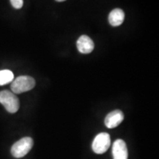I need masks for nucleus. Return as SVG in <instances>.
Returning a JSON list of instances; mask_svg holds the SVG:
<instances>
[{"mask_svg":"<svg viewBox=\"0 0 159 159\" xmlns=\"http://www.w3.org/2000/svg\"><path fill=\"white\" fill-rule=\"evenodd\" d=\"M55 1L59 2H64V1H66V0H55Z\"/></svg>","mask_w":159,"mask_h":159,"instance_id":"nucleus-11","label":"nucleus"},{"mask_svg":"<svg viewBox=\"0 0 159 159\" xmlns=\"http://www.w3.org/2000/svg\"><path fill=\"white\" fill-rule=\"evenodd\" d=\"M35 85L34 78L30 76L23 75L16 78L12 81L11 90L14 94H21L26 91H30Z\"/></svg>","mask_w":159,"mask_h":159,"instance_id":"nucleus-1","label":"nucleus"},{"mask_svg":"<svg viewBox=\"0 0 159 159\" xmlns=\"http://www.w3.org/2000/svg\"><path fill=\"white\" fill-rule=\"evenodd\" d=\"M33 146V140L30 137H25L18 141L12 146L11 154L16 158L25 156Z\"/></svg>","mask_w":159,"mask_h":159,"instance_id":"nucleus-3","label":"nucleus"},{"mask_svg":"<svg viewBox=\"0 0 159 159\" xmlns=\"http://www.w3.org/2000/svg\"><path fill=\"white\" fill-rule=\"evenodd\" d=\"M125 20V13L122 9L116 8L111 12L108 16L109 23L113 27H118Z\"/></svg>","mask_w":159,"mask_h":159,"instance_id":"nucleus-8","label":"nucleus"},{"mask_svg":"<svg viewBox=\"0 0 159 159\" xmlns=\"http://www.w3.org/2000/svg\"><path fill=\"white\" fill-rule=\"evenodd\" d=\"M77 47L80 52L83 54H89L94 49V43L89 36L83 35H81L77 40Z\"/></svg>","mask_w":159,"mask_h":159,"instance_id":"nucleus-7","label":"nucleus"},{"mask_svg":"<svg viewBox=\"0 0 159 159\" xmlns=\"http://www.w3.org/2000/svg\"><path fill=\"white\" fill-rule=\"evenodd\" d=\"M111 146V137L107 133H100L95 137L92 143V150L97 154H103Z\"/></svg>","mask_w":159,"mask_h":159,"instance_id":"nucleus-4","label":"nucleus"},{"mask_svg":"<svg viewBox=\"0 0 159 159\" xmlns=\"http://www.w3.org/2000/svg\"><path fill=\"white\" fill-rule=\"evenodd\" d=\"M124 119V114L120 110H115L111 111L107 115L105 119V125L108 128H116L122 123Z\"/></svg>","mask_w":159,"mask_h":159,"instance_id":"nucleus-6","label":"nucleus"},{"mask_svg":"<svg viewBox=\"0 0 159 159\" xmlns=\"http://www.w3.org/2000/svg\"><path fill=\"white\" fill-rule=\"evenodd\" d=\"M0 103L11 114H14L19 109V99L11 91L7 90L0 91Z\"/></svg>","mask_w":159,"mask_h":159,"instance_id":"nucleus-2","label":"nucleus"},{"mask_svg":"<svg viewBox=\"0 0 159 159\" xmlns=\"http://www.w3.org/2000/svg\"><path fill=\"white\" fill-rule=\"evenodd\" d=\"M14 78V75L11 70H5L0 71V85H4L7 84V83H11Z\"/></svg>","mask_w":159,"mask_h":159,"instance_id":"nucleus-9","label":"nucleus"},{"mask_svg":"<svg viewBox=\"0 0 159 159\" xmlns=\"http://www.w3.org/2000/svg\"><path fill=\"white\" fill-rule=\"evenodd\" d=\"M112 154L114 159H128V152L126 143L122 139H117L113 144Z\"/></svg>","mask_w":159,"mask_h":159,"instance_id":"nucleus-5","label":"nucleus"},{"mask_svg":"<svg viewBox=\"0 0 159 159\" xmlns=\"http://www.w3.org/2000/svg\"><path fill=\"white\" fill-rule=\"evenodd\" d=\"M12 6L16 9H20L23 6V0H11Z\"/></svg>","mask_w":159,"mask_h":159,"instance_id":"nucleus-10","label":"nucleus"}]
</instances>
